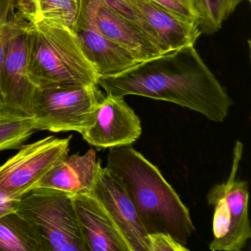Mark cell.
<instances>
[{
    "label": "cell",
    "mask_w": 251,
    "mask_h": 251,
    "mask_svg": "<svg viewBox=\"0 0 251 251\" xmlns=\"http://www.w3.org/2000/svg\"><path fill=\"white\" fill-rule=\"evenodd\" d=\"M97 84L106 95L167 101L214 123H223L233 105L226 88L193 45L142 61L118 75L99 77Z\"/></svg>",
    "instance_id": "cell-1"
},
{
    "label": "cell",
    "mask_w": 251,
    "mask_h": 251,
    "mask_svg": "<svg viewBox=\"0 0 251 251\" xmlns=\"http://www.w3.org/2000/svg\"><path fill=\"white\" fill-rule=\"evenodd\" d=\"M109 149L106 167L123 184L148 234L168 233L186 246L195 230L190 213L158 167L132 145Z\"/></svg>",
    "instance_id": "cell-2"
},
{
    "label": "cell",
    "mask_w": 251,
    "mask_h": 251,
    "mask_svg": "<svg viewBox=\"0 0 251 251\" xmlns=\"http://www.w3.org/2000/svg\"><path fill=\"white\" fill-rule=\"evenodd\" d=\"M27 69L37 89L85 86L99 77L75 30L44 20L28 23Z\"/></svg>",
    "instance_id": "cell-3"
},
{
    "label": "cell",
    "mask_w": 251,
    "mask_h": 251,
    "mask_svg": "<svg viewBox=\"0 0 251 251\" xmlns=\"http://www.w3.org/2000/svg\"><path fill=\"white\" fill-rule=\"evenodd\" d=\"M16 211L40 235L47 251H89L70 194L36 188L20 198Z\"/></svg>",
    "instance_id": "cell-4"
},
{
    "label": "cell",
    "mask_w": 251,
    "mask_h": 251,
    "mask_svg": "<svg viewBox=\"0 0 251 251\" xmlns=\"http://www.w3.org/2000/svg\"><path fill=\"white\" fill-rule=\"evenodd\" d=\"M243 151L242 142H236L233 164L226 183L213 186L208 195V204L214 207L212 251H241L251 237L248 216V183L236 178Z\"/></svg>",
    "instance_id": "cell-5"
},
{
    "label": "cell",
    "mask_w": 251,
    "mask_h": 251,
    "mask_svg": "<svg viewBox=\"0 0 251 251\" xmlns=\"http://www.w3.org/2000/svg\"><path fill=\"white\" fill-rule=\"evenodd\" d=\"M105 96L97 83L37 89L31 117L37 130L81 133L93 124L97 108Z\"/></svg>",
    "instance_id": "cell-6"
},
{
    "label": "cell",
    "mask_w": 251,
    "mask_h": 251,
    "mask_svg": "<svg viewBox=\"0 0 251 251\" xmlns=\"http://www.w3.org/2000/svg\"><path fill=\"white\" fill-rule=\"evenodd\" d=\"M72 138L49 136L22 145L17 154L0 166V190L20 200L37 188L41 180L69 155Z\"/></svg>",
    "instance_id": "cell-7"
},
{
    "label": "cell",
    "mask_w": 251,
    "mask_h": 251,
    "mask_svg": "<svg viewBox=\"0 0 251 251\" xmlns=\"http://www.w3.org/2000/svg\"><path fill=\"white\" fill-rule=\"evenodd\" d=\"M122 15L143 32L162 53L195 46L199 27L173 14L154 0H107Z\"/></svg>",
    "instance_id": "cell-8"
},
{
    "label": "cell",
    "mask_w": 251,
    "mask_h": 251,
    "mask_svg": "<svg viewBox=\"0 0 251 251\" xmlns=\"http://www.w3.org/2000/svg\"><path fill=\"white\" fill-rule=\"evenodd\" d=\"M76 23L92 26L129 51L139 62L164 54L143 32L114 9L107 0H78Z\"/></svg>",
    "instance_id": "cell-9"
},
{
    "label": "cell",
    "mask_w": 251,
    "mask_h": 251,
    "mask_svg": "<svg viewBox=\"0 0 251 251\" xmlns=\"http://www.w3.org/2000/svg\"><path fill=\"white\" fill-rule=\"evenodd\" d=\"M28 23L23 20L8 43L0 73L2 106L31 116L36 89L27 69Z\"/></svg>",
    "instance_id": "cell-10"
},
{
    "label": "cell",
    "mask_w": 251,
    "mask_h": 251,
    "mask_svg": "<svg viewBox=\"0 0 251 251\" xmlns=\"http://www.w3.org/2000/svg\"><path fill=\"white\" fill-rule=\"evenodd\" d=\"M109 214L131 251H150L148 233L119 179L100 165L92 192Z\"/></svg>",
    "instance_id": "cell-11"
},
{
    "label": "cell",
    "mask_w": 251,
    "mask_h": 251,
    "mask_svg": "<svg viewBox=\"0 0 251 251\" xmlns=\"http://www.w3.org/2000/svg\"><path fill=\"white\" fill-rule=\"evenodd\" d=\"M142 130L140 119L124 98L105 95L97 108L93 124L80 134L89 145L102 149L133 145Z\"/></svg>",
    "instance_id": "cell-12"
},
{
    "label": "cell",
    "mask_w": 251,
    "mask_h": 251,
    "mask_svg": "<svg viewBox=\"0 0 251 251\" xmlns=\"http://www.w3.org/2000/svg\"><path fill=\"white\" fill-rule=\"evenodd\" d=\"M72 197L88 251H131L109 214L92 193Z\"/></svg>",
    "instance_id": "cell-13"
},
{
    "label": "cell",
    "mask_w": 251,
    "mask_h": 251,
    "mask_svg": "<svg viewBox=\"0 0 251 251\" xmlns=\"http://www.w3.org/2000/svg\"><path fill=\"white\" fill-rule=\"evenodd\" d=\"M74 30L85 55L99 77L118 75L140 63L129 51L92 26L76 23Z\"/></svg>",
    "instance_id": "cell-14"
},
{
    "label": "cell",
    "mask_w": 251,
    "mask_h": 251,
    "mask_svg": "<svg viewBox=\"0 0 251 251\" xmlns=\"http://www.w3.org/2000/svg\"><path fill=\"white\" fill-rule=\"evenodd\" d=\"M100 164L93 148L83 155H68L41 180L37 188H50L72 195L92 193Z\"/></svg>",
    "instance_id": "cell-15"
},
{
    "label": "cell",
    "mask_w": 251,
    "mask_h": 251,
    "mask_svg": "<svg viewBox=\"0 0 251 251\" xmlns=\"http://www.w3.org/2000/svg\"><path fill=\"white\" fill-rule=\"evenodd\" d=\"M16 8L28 23L44 20L74 30L78 0H17Z\"/></svg>",
    "instance_id": "cell-16"
},
{
    "label": "cell",
    "mask_w": 251,
    "mask_h": 251,
    "mask_svg": "<svg viewBox=\"0 0 251 251\" xmlns=\"http://www.w3.org/2000/svg\"><path fill=\"white\" fill-rule=\"evenodd\" d=\"M47 251L40 235L17 211L0 217V251Z\"/></svg>",
    "instance_id": "cell-17"
},
{
    "label": "cell",
    "mask_w": 251,
    "mask_h": 251,
    "mask_svg": "<svg viewBox=\"0 0 251 251\" xmlns=\"http://www.w3.org/2000/svg\"><path fill=\"white\" fill-rule=\"evenodd\" d=\"M242 1L244 0H199L201 33L211 35L218 31Z\"/></svg>",
    "instance_id": "cell-18"
},
{
    "label": "cell",
    "mask_w": 251,
    "mask_h": 251,
    "mask_svg": "<svg viewBox=\"0 0 251 251\" xmlns=\"http://www.w3.org/2000/svg\"><path fill=\"white\" fill-rule=\"evenodd\" d=\"M17 0H0V73L9 41L24 19L17 12ZM2 105L0 89V105Z\"/></svg>",
    "instance_id": "cell-19"
},
{
    "label": "cell",
    "mask_w": 251,
    "mask_h": 251,
    "mask_svg": "<svg viewBox=\"0 0 251 251\" xmlns=\"http://www.w3.org/2000/svg\"><path fill=\"white\" fill-rule=\"evenodd\" d=\"M188 23L199 27L200 14L195 0H154Z\"/></svg>",
    "instance_id": "cell-20"
},
{
    "label": "cell",
    "mask_w": 251,
    "mask_h": 251,
    "mask_svg": "<svg viewBox=\"0 0 251 251\" xmlns=\"http://www.w3.org/2000/svg\"><path fill=\"white\" fill-rule=\"evenodd\" d=\"M150 251H189V248L168 233L158 232L148 234Z\"/></svg>",
    "instance_id": "cell-21"
},
{
    "label": "cell",
    "mask_w": 251,
    "mask_h": 251,
    "mask_svg": "<svg viewBox=\"0 0 251 251\" xmlns=\"http://www.w3.org/2000/svg\"><path fill=\"white\" fill-rule=\"evenodd\" d=\"M20 200L10 198L0 190V217L11 211H16Z\"/></svg>",
    "instance_id": "cell-22"
},
{
    "label": "cell",
    "mask_w": 251,
    "mask_h": 251,
    "mask_svg": "<svg viewBox=\"0 0 251 251\" xmlns=\"http://www.w3.org/2000/svg\"><path fill=\"white\" fill-rule=\"evenodd\" d=\"M195 3H196L197 8H198V6H199V0H195ZM198 12H199V10H198Z\"/></svg>",
    "instance_id": "cell-23"
},
{
    "label": "cell",
    "mask_w": 251,
    "mask_h": 251,
    "mask_svg": "<svg viewBox=\"0 0 251 251\" xmlns=\"http://www.w3.org/2000/svg\"><path fill=\"white\" fill-rule=\"evenodd\" d=\"M248 2H251V0H248Z\"/></svg>",
    "instance_id": "cell-24"
}]
</instances>
